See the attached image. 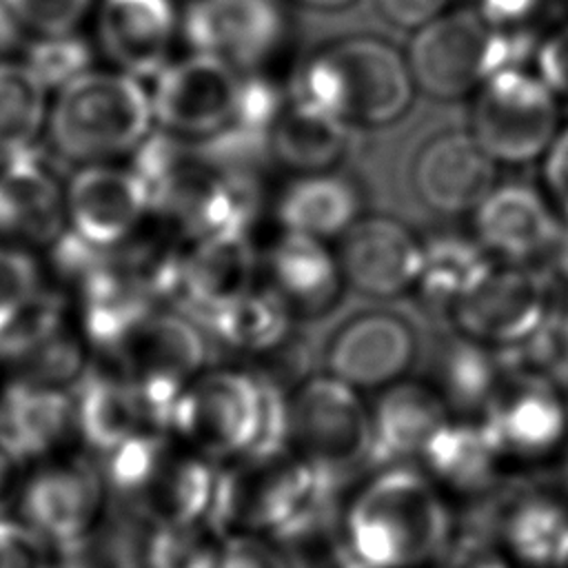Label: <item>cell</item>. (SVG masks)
Returning a JSON list of instances; mask_svg holds the SVG:
<instances>
[{
    "instance_id": "obj_30",
    "label": "cell",
    "mask_w": 568,
    "mask_h": 568,
    "mask_svg": "<svg viewBox=\"0 0 568 568\" xmlns=\"http://www.w3.org/2000/svg\"><path fill=\"white\" fill-rule=\"evenodd\" d=\"M47 93L24 62L0 60V160L33 149L49 118Z\"/></svg>"
},
{
    "instance_id": "obj_20",
    "label": "cell",
    "mask_w": 568,
    "mask_h": 568,
    "mask_svg": "<svg viewBox=\"0 0 568 568\" xmlns=\"http://www.w3.org/2000/svg\"><path fill=\"white\" fill-rule=\"evenodd\" d=\"M268 288L286 304L293 317L315 320L331 313L344 293L346 280L331 242L282 231L266 257Z\"/></svg>"
},
{
    "instance_id": "obj_42",
    "label": "cell",
    "mask_w": 568,
    "mask_h": 568,
    "mask_svg": "<svg viewBox=\"0 0 568 568\" xmlns=\"http://www.w3.org/2000/svg\"><path fill=\"white\" fill-rule=\"evenodd\" d=\"M535 481L544 484L568 506V453H564L555 464H550L548 468L537 473Z\"/></svg>"
},
{
    "instance_id": "obj_7",
    "label": "cell",
    "mask_w": 568,
    "mask_h": 568,
    "mask_svg": "<svg viewBox=\"0 0 568 568\" xmlns=\"http://www.w3.org/2000/svg\"><path fill=\"white\" fill-rule=\"evenodd\" d=\"M470 98V133L497 164L541 160L564 126L559 98L526 67L490 75Z\"/></svg>"
},
{
    "instance_id": "obj_14",
    "label": "cell",
    "mask_w": 568,
    "mask_h": 568,
    "mask_svg": "<svg viewBox=\"0 0 568 568\" xmlns=\"http://www.w3.org/2000/svg\"><path fill=\"white\" fill-rule=\"evenodd\" d=\"M470 217L473 237L484 251L501 264L519 266L552 251L564 224L544 189L519 182H497Z\"/></svg>"
},
{
    "instance_id": "obj_3",
    "label": "cell",
    "mask_w": 568,
    "mask_h": 568,
    "mask_svg": "<svg viewBox=\"0 0 568 568\" xmlns=\"http://www.w3.org/2000/svg\"><path fill=\"white\" fill-rule=\"evenodd\" d=\"M415 89L404 51L379 36L355 33L311 53L297 73L293 98L348 126L377 129L410 109Z\"/></svg>"
},
{
    "instance_id": "obj_11",
    "label": "cell",
    "mask_w": 568,
    "mask_h": 568,
    "mask_svg": "<svg viewBox=\"0 0 568 568\" xmlns=\"http://www.w3.org/2000/svg\"><path fill=\"white\" fill-rule=\"evenodd\" d=\"M448 317L457 333L513 351L550 322V295L530 266L495 264Z\"/></svg>"
},
{
    "instance_id": "obj_1",
    "label": "cell",
    "mask_w": 568,
    "mask_h": 568,
    "mask_svg": "<svg viewBox=\"0 0 568 568\" xmlns=\"http://www.w3.org/2000/svg\"><path fill=\"white\" fill-rule=\"evenodd\" d=\"M459 530V508L417 464L368 468L342 495V548L366 568H437Z\"/></svg>"
},
{
    "instance_id": "obj_35",
    "label": "cell",
    "mask_w": 568,
    "mask_h": 568,
    "mask_svg": "<svg viewBox=\"0 0 568 568\" xmlns=\"http://www.w3.org/2000/svg\"><path fill=\"white\" fill-rule=\"evenodd\" d=\"M204 568H293V566L275 544L246 532H229L222 541L213 544Z\"/></svg>"
},
{
    "instance_id": "obj_8",
    "label": "cell",
    "mask_w": 568,
    "mask_h": 568,
    "mask_svg": "<svg viewBox=\"0 0 568 568\" xmlns=\"http://www.w3.org/2000/svg\"><path fill=\"white\" fill-rule=\"evenodd\" d=\"M510 475H537L568 453V393L550 375L513 368L479 417Z\"/></svg>"
},
{
    "instance_id": "obj_33",
    "label": "cell",
    "mask_w": 568,
    "mask_h": 568,
    "mask_svg": "<svg viewBox=\"0 0 568 568\" xmlns=\"http://www.w3.org/2000/svg\"><path fill=\"white\" fill-rule=\"evenodd\" d=\"M288 102L291 100L284 95V91L271 78H266L264 71L242 73L233 124L271 133Z\"/></svg>"
},
{
    "instance_id": "obj_22",
    "label": "cell",
    "mask_w": 568,
    "mask_h": 568,
    "mask_svg": "<svg viewBox=\"0 0 568 568\" xmlns=\"http://www.w3.org/2000/svg\"><path fill=\"white\" fill-rule=\"evenodd\" d=\"M67 224L64 191L33 149L2 160L0 229L29 242H55Z\"/></svg>"
},
{
    "instance_id": "obj_31",
    "label": "cell",
    "mask_w": 568,
    "mask_h": 568,
    "mask_svg": "<svg viewBox=\"0 0 568 568\" xmlns=\"http://www.w3.org/2000/svg\"><path fill=\"white\" fill-rule=\"evenodd\" d=\"M91 47L84 38L71 33L36 36L24 49V64L38 75V80L51 91L60 89L73 78L91 69Z\"/></svg>"
},
{
    "instance_id": "obj_2",
    "label": "cell",
    "mask_w": 568,
    "mask_h": 568,
    "mask_svg": "<svg viewBox=\"0 0 568 568\" xmlns=\"http://www.w3.org/2000/svg\"><path fill=\"white\" fill-rule=\"evenodd\" d=\"M286 388L253 368L202 373L178 404L182 437L200 457L224 466L284 450Z\"/></svg>"
},
{
    "instance_id": "obj_26",
    "label": "cell",
    "mask_w": 568,
    "mask_h": 568,
    "mask_svg": "<svg viewBox=\"0 0 568 568\" xmlns=\"http://www.w3.org/2000/svg\"><path fill=\"white\" fill-rule=\"evenodd\" d=\"M100 499L102 490L91 473L80 466H53L31 481L24 495V513L36 532L75 539L93 526Z\"/></svg>"
},
{
    "instance_id": "obj_19",
    "label": "cell",
    "mask_w": 568,
    "mask_h": 568,
    "mask_svg": "<svg viewBox=\"0 0 568 568\" xmlns=\"http://www.w3.org/2000/svg\"><path fill=\"white\" fill-rule=\"evenodd\" d=\"M490 535L517 568H559L568 552V506L539 481L508 488Z\"/></svg>"
},
{
    "instance_id": "obj_5",
    "label": "cell",
    "mask_w": 568,
    "mask_h": 568,
    "mask_svg": "<svg viewBox=\"0 0 568 568\" xmlns=\"http://www.w3.org/2000/svg\"><path fill=\"white\" fill-rule=\"evenodd\" d=\"M537 40L530 31L493 29L473 9H448L415 29L404 53L419 91L437 100H459L473 95L490 75L526 67Z\"/></svg>"
},
{
    "instance_id": "obj_25",
    "label": "cell",
    "mask_w": 568,
    "mask_h": 568,
    "mask_svg": "<svg viewBox=\"0 0 568 568\" xmlns=\"http://www.w3.org/2000/svg\"><path fill=\"white\" fill-rule=\"evenodd\" d=\"M253 271L255 255L246 235L200 237L180 260L175 288L189 306L211 315L253 286Z\"/></svg>"
},
{
    "instance_id": "obj_45",
    "label": "cell",
    "mask_w": 568,
    "mask_h": 568,
    "mask_svg": "<svg viewBox=\"0 0 568 568\" xmlns=\"http://www.w3.org/2000/svg\"><path fill=\"white\" fill-rule=\"evenodd\" d=\"M559 568H568V552H566V557H564V561L559 564Z\"/></svg>"
},
{
    "instance_id": "obj_34",
    "label": "cell",
    "mask_w": 568,
    "mask_h": 568,
    "mask_svg": "<svg viewBox=\"0 0 568 568\" xmlns=\"http://www.w3.org/2000/svg\"><path fill=\"white\" fill-rule=\"evenodd\" d=\"M20 27L33 36L71 33L84 20L91 0H0Z\"/></svg>"
},
{
    "instance_id": "obj_9",
    "label": "cell",
    "mask_w": 568,
    "mask_h": 568,
    "mask_svg": "<svg viewBox=\"0 0 568 568\" xmlns=\"http://www.w3.org/2000/svg\"><path fill=\"white\" fill-rule=\"evenodd\" d=\"M182 33L193 51L248 73L286 49L291 18L284 0H193L182 16Z\"/></svg>"
},
{
    "instance_id": "obj_38",
    "label": "cell",
    "mask_w": 568,
    "mask_h": 568,
    "mask_svg": "<svg viewBox=\"0 0 568 568\" xmlns=\"http://www.w3.org/2000/svg\"><path fill=\"white\" fill-rule=\"evenodd\" d=\"M541 162V189L555 206L559 220L568 224V124L552 140Z\"/></svg>"
},
{
    "instance_id": "obj_29",
    "label": "cell",
    "mask_w": 568,
    "mask_h": 568,
    "mask_svg": "<svg viewBox=\"0 0 568 568\" xmlns=\"http://www.w3.org/2000/svg\"><path fill=\"white\" fill-rule=\"evenodd\" d=\"M213 333L235 353L271 357L291 344L293 313L266 286L248 288L206 315Z\"/></svg>"
},
{
    "instance_id": "obj_37",
    "label": "cell",
    "mask_w": 568,
    "mask_h": 568,
    "mask_svg": "<svg viewBox=\"0 0 568 568\" xmlns=\"http://www.w3.org/2000/svg\"><path fill=\"white\" fill-rule=\"evenodd\" d=\"M535 73L559 100H568V22L537 40Z\"/></svg>"
},
{
    "instance_id": "obj_13",
    "label": "cell",
    "mask_w": 568,
    "mask_h": 568,
    "mask_svg": "<svg viewBox=\"0 0 568 568\" xmlns=\"http://www.w3.org/2000/svg\"><path fill=\"white\" fill-rule=\"evenodd\" d=\"M424 240L402 220L362 215L342 237L337 257L344 280L366 297L393 300L415 291Z\"/></svg>"
},
{
    "instance_id": "obj_21",
    "label": "cell",
    "mask_w": 568,
    "mask_h": 568,
    "mask_svg": "<svg viewBox=\"0 0 568 568\" xmlns=\"http://www.w3.org/2000/svg\"><path fill=\"white\" fill-rule=\"evenodd\" d=\"M178 33L171 0H102L98 40L118 71L138 80L155 78L166 64Z\"/></svg>"
},
{
    "instance_id": "obj_46",
    "label": "cell",
    "mask_w": 568,
    "mask_h": 568,
    "mask_svg": "<svg viewBox=\"0 0 568 568\" xmlns=\"http://www.w3.org/2000/svg\"><path fill=\"white\" fill-rule=\"evenodd\" d=\"M64 568H71V566H64Z\"/></svg>"
},
{
    "instance_id": "obj_17",
    "label": "cell",
    "mask_w": 568,
    "mask_h": 568,
    "mask_svg": "<svg viewBox=\"0 0 568 568\" xmlns=\"http://www.w3.org/2000/svg\"><path fill=\"white\" fill-rule=\"evenodd\" d=\"M497 166L470 131H446L417 151L413 186L428 209L470 215L497 184Z\"/></svg>"
},
{
    "instance_id": "obj_39",
    "label": "cell",
    "mask_w": 568,
    "mask_h": 568,
    "mask_svg": "<svg viewBox=\"0 0 568 568\" xmlns=\"http://www.w3.org/2000/svg\"><path fill=\"white\" fill-rule=\"evenodd\" d=\"M473 11L493 29L530 31L541 16L546 0H470Z\"/></svg>"
},
{
    "instance_id": "obj_15",
    "label": "cell",
    "mask_w": 568,
    "mask_h": 568,
    "mask_svg": "<svg viewBox=\"0 0 568 568\" xmlns=\"http://www.w3.org/2000/svg\"><path fill=\"white\" fill-rule=\"evenodd\" d=\"M71 233L98 248L124 244L151 209L149 191L133 169L84 164L64 189Z\"/></svg>"
},
{
    "instance_id": "obj_12",
    "label": "cell",
    "mask_w": 568,
    "mask_h": 568,
    "mask_svg": "<svg viewBox=\"0 0 568 568\" xmlns=\"http://www.w3.org/2000/svg\"><path fill=\"white\" fill-rule=\"evenodd\" d=\"M419 357L413 324L393 311H362L344 320L324 346V368L364 395L410 377Z\"/></svg>"
},
{
    "instance_id": "obj_16",
    "label": "cell",
    "mask_w": 568,
    "mask_h": 568,
    "mask_svg": "<svg viewBox=\"0 0 568 568\" xmlns=\"http://www.w3.org/2000/svg\"><path fill=\"white\" fill-rule=\"evenodd\" d=\"M417 466L457 508L499 499L513 477L481 419L473 417H450L428 442Z\"/></svg>"
},
{
    "instance_id": "obj_4",
    "label": "cell",
    "mask_w": 568,
    "mask_h": 568,
    "mask_svg": "<svg viewBox=\"0 0 568 568\" xmlns=\"http://www.w3.org/2000/svg\"><path fill=\"white\" fill-rule=\"evenodd\" d=\"M151 95L124 71H95L55 91L47 131L58 155L95 164L135 151L151 133Z\"/></svg>"
},
{
    "instance_id": "obj_43",
    "label": "cell",
    "mask_w": 568,
    "mask_h": 568,
    "mask_svg": "<svg viewBox=\"0 0 568 568\" xmlns=\"http://www.w3.org/2000/svg\"><path fill=\"white\" fill-rule=\"evenodd\" d=\"M293 2L308 7V9H317V11H339V9L351 7L357 0H293Z\"/></svg>"
},
{
    "instance_id": "obj_47",
    "label": "cell",
    "mask_w": 568,
    "mask_h": 568,
    "mask_svg": "<svg viewBox=\"0 0 568 568\" xmlns=\"http://www.w3.org/2000/svg\"><path fill=\"white\" fill-rule=\"evenodd\" d=\"M566 4H568V0H566Z\"/></svg>"
},
{
    "instance_id": "obj_24",
    "label": "cell",
    "mask_w": 568,
    "mask_h": 568,
    "mask_svg": "<svg viewBox=\"0 0 568 568\" xmlns=\"http://www.w3.org/2000/svg\"><path fill=\"white\" fill-rule=\"evenodd\" d=\"M510 373L504 351L457 333L435 353L426 379L442 395L453 417L479 419Z\"/></svg>"
},
{
    "instance_id": "obj_6",
    "label": "cell",
    "mask_w": 568,
    "mask_h": 568,
    "mask_svg": "<svg viewBox=\"0 0 568 568\" xmlns=\"http://www.w3.org/2000/svg\"><path fill=\"white\" fill-rule=\"evenodd\" d=\"M286 448L342 481L371 462L368 395L320 371L286 388Z\"/></svg>"
},
{
    "instance_id": "obj_27",
    "label": "cell",
    "mask_w": 568,
    "mask_h": 568,
    "mask_svg": "<svg viewBox=\"0 0 568 568\" xmlns=\"http://www.w3.org/2000/svg\"><path fill=\"white\" fill-rule=\"evenodd\" d=\"M348 129V124L322 109L291 98L271 129L273 158L295 175L333 171L344 158Z\"/></svg>"
},
{
    "instance_id": "obj_18",
    "label": "cell",
    "mask_w": 568,
    "mask_h": 568,
    "mask_svg": "<svg viewBox=\"0 0 568 568\" xmlns=\"http://www.w3.org/2000/svg\"><path fill=\"white\" fill-rule=\"evenodd\" d=\"M371 462L375 466L419 464L435 433L453 417L426 377H404L371 395ZM366 468V470H368Z\"/></svg>"
},
{
    "instance_id": "obj_44",
    "label": "cell",
    "mask_w": 568,
    "mask_h": 568,
    "mask_svg": "<svg viewBox=\"0 0 568 568\" xmlns=\"http://www.w3.org/2000/svg\"><path fill=\"white\" fill-rule=\"evenodd\" d=\"M317 568H366V566H362V564L353 561V559L344 552V548H342L337 555H333L328 561L320 564Z\"/></svg>"
},
{
    "instance_id": "obj_32",
    "label": "cell",
    "mask_w": 568,
    "mask_h": 568,
    "mask_svg": "<svg viewBox=\"0 0 568 568\" xmlns=\"http://www.w3.org/2000/svg\"><path fill=\"white\" fill-rule=\"evenodd\" d=\"M40 291L33 257L16 246H0V335L20 317Z\"/></svg>"
},
{
    "instance_id": "obj_28",
    "label": "cell",
    "mask_w": 568,
    "mask_h": 568,
    "mask_svg": "<svg viewBox=\"0 0 568 568\" xmlns=\"http://www.w3.org/2000/svg\"><path fill=\"white\" fill-rule=\"evenodd\" d=\"M497 262L484 251V246L470 235L442 233L424 240L422 268L415 284L419 295L430 308H453L488 275Z\"/></svg>"
},
{
    "instance_id": "obj_10",
    "label": "cell",
    "mask_w": 568,
    "mask_h": 568,
    "mask_svg": "<svg viewBox=\"0 0 568 568\" xmlns=\"http://www.w3.org/2000/svg\"><path fill=\"white\" fill-rule=\"evenodd\" d=\"M153 80L151 111L162 131L197 142L233 124L242 71L229 62L193 51Z\"/></svg>"
},
{
    "instance_id": "obj_41",
    "label": "cell",
    "mask_w": 568,
    "mask_h": 568,
    "mask_svg": "<svg viewBox=\"0 0 568 568\" xmlns=\"http://www.w3.org/2000/svg\"><path fill=\"white\" fill-rule=\"evenodd\" d=\"M24 33L27 31L20 27L13 13L0 2V60H9V55L22 47Z\"/></svg>"
},
{
    "instance_id": "obj_23",
    "label": "cell",
    "mask_w": 568,
    "mask_h": 568,
    "mask_svg": "<svg viewBox=\"0 0 568 568\" xmlns=\"http://www.w3.org/2000/svg\"><path fill=\"white\" fill-rule=\"evenodd\" d=\"M275 217L282 231L339 240L362 217L359 186L333 171L300 173L280 193Z\"/></svg>"
},
{
    "instance_id": "obj_40",
    "label": "cell",
    "mask_w": 568,
    "mask_h": 568,
    "mask_svg": "<svg viewBox=\"0 0 568 568\" xmlns=\"http://www.w3.org/2000/svg\"><path fill=\"white\" fill-rule=\"evenodd\" d=\"M384 20L399 29L415 31L448 11L450 0H375Z\"/></svg>"
},
{
    "instance_id": "obj_36",
    "label": "cell",
    "mask_w": 568,
    "mask_h": 568,
    "mask_svg": "<svg viewBox=\"0 0 568 568\" xmlns=\"http://www.w3.org/2000/svg\"><path fill=\"white\" fill-rule=\"evenodd\" d=\"M437 568H517L490 532H464L455 537Z\"/></svg>"
}]
</instances>
